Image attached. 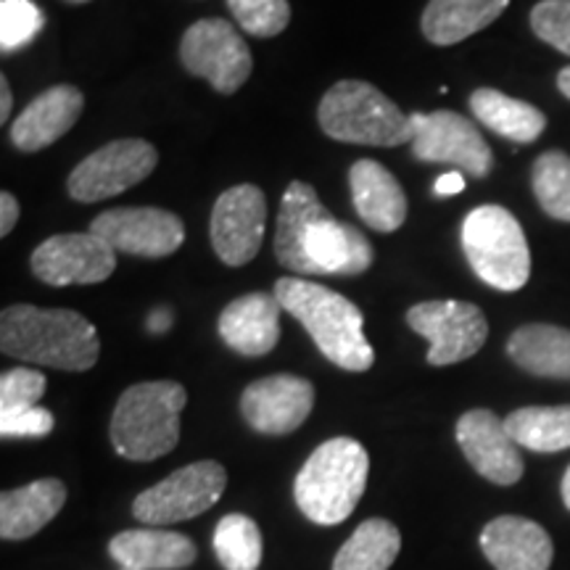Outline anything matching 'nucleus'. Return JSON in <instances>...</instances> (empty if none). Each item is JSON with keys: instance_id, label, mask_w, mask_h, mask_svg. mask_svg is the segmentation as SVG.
<instances>
[{"instance_id": "obj_1", "label": "nucleus", "mask_w": 570, "mask_h": 570, "mask_svg": "<svg viewBox=\"0 0 570 570\" xmlns=\"http://www.w3.org/2000/svg\"><path fill=\"white\" fill-rule=\"evenodd\" d=\"M275 256L298 275H362L373 265V246L354 225L338 223L320 204L312 185L285 188L275 230Z\"/></svg>"}, {"instance_id": "obj_2", "label": "nucleus", "mask_w": 570, "mask_h": 570, "mask_svg": "<svg viewBox=\"0 0 570 570\" xmlns=\"http://www.w3.org/2000/svg\"><path fill=\"white\" fill-rule=\"evenodd\" d=\"M0 348L30 365L85 373L96 367L101 341L80 312L13 304L0 315Z\"/></svg>"}, {"instance_id": "obj_3", "label": "nucleus", "mask_w": 570, "mask_h": 570, "mask_svg": "<svg viewBox=\"0 0 570 570\" xmlns=\"http://www.w3.org/2000/svg\"><path fill=\"white\" fill-rule=\"evenodd\" d=\"M273 294L306 327L325 360L348 373L373 367L375 352L365 336V315L354 302L304 277H281Z\"/></svg>"}, {"instance_id": "obj_4", "label": "nucleus", "mask_w": 570, "mask_h": 570, "mask_svg": "<svg viewBox=\"0 0 570 570\" xmlns=\"http://www.w3.org/2000/svg\"><path fill=\"white\" fill-rule=\"evenodd\" d=\"M370 454L360 441L338 436L320 444L294 481V499L306 520L338 525L352 515L365 494Z\"/></svg>"}, {"instance_id": "obj_5", "label": "nucleus", "mask_w": 570, "mask_h": 570, "mask_svg": "<svg viewBox=\"0 0 570 570\" xmlns=\"http://www.w3.org/2000/svg\"><path fill=\"white\" fill-rule=\"evenodd\" d=\"M188 391L175 381L135 383L119 396L111 415V446L130 462H151L180 441V412Z\"/></svg>"}, {"instance_id": "obj_6", "label": "nucleus", "mask_w": 570, "mask_h": 570, "mask_svg": "<svg viewBox=\"0 0 570 570\" xmlns=\"http://www.w3.org/2000/svg\"><path fill=\"white\" fill-rule=\"evenodd\" d=\"M327 138L356 146L394 148L415 140V122L386 92L362 80H341L325 92L317 111Z\"/></svg>"}, {"instance_id": "obj_7", "label": "nucleus", "mask_w": 570, "mask_h": 570, "mask_svg": "<svg viewBox=\"0 0 570 570\" xmlns=\"http://www.w3.org/2000/svg\"><path fill=\"white\" fill-rule=\"evenodd\" d=\"M462 252L473 273L497 291H520L531 277L529 240L515 214L487 204L462 223Z\"/></svg>"}, {"instance_id": "obj_8", "label": "nucleus", "mask_w": 570, "mask_h": 570, "mask_svg": "<svg viewBox=\"0 0 570 570\" xmlns=\"http://www.w3.org/2000/svg\"><path fill=\"white\" fill-rule=\"evenodd\" d=\"M227 473L219 462H190L146 489L132 502V515L146 525H169L212 510L225 494Z\"/></svg>"}, {"instance_id": "obj_9", "label": "nucleus", "mask_w": 570, "mask_h": 570, "mask_svg": "<svg viewBox=\"0 0 570 570\" xmlns=\"http://www.w3.org/2000/svg\"><path fill=\"white\" fill-rule=\"evenodd\" d=\"M180 61L194 77H202L223 96L240 90L252 75V51L230 21L202 19L188 27L180 42Z\"/></svg>"}, {"instance_id": "obj_10", "label": "nucleus", "mask_w": 570, "mask_h": 570, "mask_svg": "<svg viewBox=\"0 0 570 570\" xmlns=\"http://www.w3.org/2000/svg\"><path fill=\"white\" fill-rule=\"evenodd\" d=\"M156 164H159V154L148 140H111L71 169L67 190L77 204L104 202L146 180Z\"/></svg>"}, {"instance_id": "obj_11", "label": "nucleus", "mask_w": 570, "mask_h": 570, "mask_svg": "<svg viewBox=\"0 0 570 570\" xmlns=\"http://www.w3.org/2000/svg\"><path fill=\"white\" fill-rule=\"evenodd\" d=\"M412 122H415V140H412L415 159L425 164H452L458 173L475 177V180L491 175L494 154L473 119L441 109L412 114Z\"/></svg>"}, {"instance_id": "obj_12", "label": "nucleus", "mask_w": 570, "mask_h": 570, "mask_svg": "<svg viewBox=\"0 0 570 570\" xmlns=\"http://www.w3.org/2000/svg\"><path fill=\"white\" fill-rule=\"evenodd\" d=\"M407 325L428 338V365H458L475 356L489 338V323L475 304L423 302L407 312Z\"/></svg>"}, {"instance_id": "obj_13", "label": "nucleus", "mask_w": 570, "mask_h": 570, "mask_svg": "<svg viewBox=\"0 0 570 570\" xmlns=\"http://www.w3.org/2000/svg\"><path fill=\"white\" fill-rule=\"evenodd\" d=\"M267 227V198L256 185H235L217 198L209 235L214 254L227 267H244L259 254Z\"/></svg>"}, {"instance_id": "obj_14", "label": "nucleus", "mask_w": 570, "mask_h": 570, "mask_svg": "<svg viewBox=\"0 0 570 570\" xmlns=\"http://www.w3.org/2000/svg\"><path fill=\"white\" fill-rule=\"evenodd\" d=\"M32 275L53 288L104 283L117 269V252L92 233H63L32 252Z\"/></svg>"}, {"instance_id": "obj_15", "label": "nucleus", "mask_w": 570, "mask_h": 570, "mask_svg": "<svg viewBox=\"0 0 570 570\" xmlns=\"http://www.w3.org/2000/svg\"><path fill=\"white\" fill-rule=\"evenodd\" d=\"M90 233L104 238L114 252L130 256L175 254L185 240V225L177 214L156 206H132V209H109L90 223Z\"/></svg>"}, {"instance_id": "obj_16", "label": "nucleus", "mask_w": 570, "mask_h": 570, "mask_svg": "<svg viewBox=\"0 0 570 570\" xmlns=\"http://www.w3.org/2000/svg\"><path fill=\"white\" fill-rule=\"evenodd\" d=\"M315 407V386L298 375H267L248 383L240 396V412L256 433L288 436L304 425Z\"/></svg>"}, {"instance_id": "obj_17", "label": "nucleus", "mask_w": 570, "mask_h": 570, "mask_svg": "<svg viewBox=\"0 0 570 570\" xmlns=\"http://www.w3.org/2000/svg\"><path fill=\"white\" fill-rule=\"evenodd\" d=\"M458 444L465 460L483 479L497 487H512L523 479L520 449L491 410H470L458 420Z\"/></svg>"}, {"instance_id": "obj_18", "label": "nucleus", "mask_w": 570, "mask_h": 570, "mask_svg": "<svg viewBox=\"0 0 570 570\" xmlns=\"http://www.w3.org/2000/svg\"><path fill=\"white\" fill-rule=\"evenodd\" d=\"M481 550L497 570H550L554 547L550 533L529 518L502 515L481 531Z\"/></svg>"}, {"instance_id": "obj_19", "label": "nucleus", "mask_w": 570, "mask_h": 570, "mask_svg": "<svg viewBox=\"0 0 570 570\" xmlns=\"http://www.w3.org/2000/svg\"><path fill=\"white\" fill-rule=\"evenodd\" d=\"M85 106L75 85H53L13 119L11 142L24 154L42 151L77 125Z\"/></svg>"}, {"instance_id": "obj_20", "label": "nucleus", "mask_w": 570, "mask_h": 570, "mask_svg": "<svg viewBox=\"0 0 570 570\" xmlns=\"http://www.w3.org/2000/svg\"><path fill=\"white\" fill-rule=\"evenodd\" d=\"M283 306L275 294H246L219 315V338L240 356H265L281 341Z\"/></svg>"}, {"instance_id": "obj_21", "label": "nucleus", "mask_w": 570, "mask_h": 570, "mask_svg": "<svg viewBox=\"0 0 570 570\" xmlns=\"http://www.w3.org/2000/svg\"><path fill=\"white\" fill-rule=\"evenodd\" d=\"M354 209L370 230L396 233L407 219V196L383 164L360 159L348 173Z\"/></svg>"}, {"instance_id": "obj_22", "label": "nucleus", "mask_w": 570, "mask_h": 570, "mask_svg": "<svg viewBox=\"0 0 570 570\" xmlns=\"http://www.w3.org/2000/svg\"><path fill=\"white\" fill-rule=\"evenodd\" d=\"M67 502V487L59 479H40L0 494V537L6 541L30 539L59 515Z\"/></svg>"}, {"instance_id": "obj_23", "label": "nucleus", "mask_w": 570, "mask_h": 570, "mask_svg": "<svg viewBox=\"0 0 570 570\" xmlns=\"http://www.w3.org/2000/svg\"><path fill=\"white\" fill-rule=\"evenodd\" d=\"M111 558L132 570H183L196 562V544L185 533L164 529L122 531L111 539Z\"/></svg>"}, {"instance_id": "obj_24", "label": "nucleus", "mask_w": 570, "mask_h": 570, "mask_svg": "<svg viewBox=\"0 0 570 570\" xmlns=\"http://www.w3.org/2000/svg\"><path fill=\"white\" fill-rule=\"evenodd\" d=\"M508 354L520 370L539 377L570 381V331L533 323L523 325L508 341Z\"/></svg>"}, {"instance_id": "obj_25", "label": "nucleus", "mask_w": 570, "mask_h": 570, "mask_svg": "<svg viewBox=\"0 0 570 570\" xmlns=\"http://www.w3.org/2000/svg\"><path fill=\"white\" fill-rule=\"evenodd\" d=\"M508 6L510 0H431L420 24L433 46H454L494 24Z\"/></svg>"}, {"instance_id": "obj_26", "label": "nucleus", "mask_w": 570, "mask_h": 570, "mask_svg": "<svg viewBox=\"0 0 570 570\" xmlns=\"http://www.w3.org/2000/svg\"><path fill=\"white\" fill-rule=\"evenodd\" d=\"M470 111L483 127L512 142H533L547 127V117L537 106L504 96L494 88L475 90L470 96Z\"/></svg>"}, {"instance_id": "obj_27", "label": "nucleus", "mask_w": 570, "mask_h": 570, "mask_svg": "<svg viewBox=\"0 0 570 570\" xmlns=\"http://www.w3.org/2000/svg\"><path fill=\"white\" fill-rule=\"evenodd\" d=\"M402 550V533L383 518L365 520L341 547L333 570H389Z\"/></svg>"}, {"instance_id": "obj_28", "label": "nucleus", "mask_w": 570, "mask_h": 570, "mask_svg": "<svg viewBox=\"0 0 570 570\" xmlns=\"http://www.w3.org/2000/svg\"><path fill=\"white\" fill-rule=\"evenodd\" d=\"M504 428L518 446L539 454L570 449V404L562 407H523L504 417Z\"/></svg>"}, {"instance_id": "obj_29", "label": "nucleus", "mask_w": 570, "mask_h": 570, "mask_svg": "<svg viewBox=\"0 0 570 570\" xmlns=\"http://www.w3.org/2000/svg\"><path fill=\"white\" fill-rule=\"evenodd\" d=\"M214 552L225 570H256L262 566V533L248 515L230 512L214 529Z\"/></svg>"}, {"instance_id": "obj_30", "label": "nucleus", "mask_w": 570, "mask_h": 570, "mask_svg": "<svg viewBox=\"0 0 570 570\" xmlns=\"http://www.w3.org/2000/svg\"><path fill=\"white\" fill-rule=\"evenodd\" d=\"M533 196L552 219L570 223V156L544 151L533 161Z\"/></svg>"}, {"instance_id": "obj_31", "label": "nucleus", "mask_w": 570, "mask_h": 570, "mask_svg": "<svg viewBox=\"0 0 570 570\" xmlns=\"http://www.w3.org/2000/svg\"><path fill=\"white\" fill-rule=\"evenodd\" d=\"M227 9L254 38H275L291 21L288 0H227Z\"/></svg>"}, {"instance_id": "obj_32", "label": "nucleus", "mask_w": 570, "mask_h": 570, "mask_svg": "<svg viewBox=\"0 0 570 570\" xmlns=\"http://www.w3.org/2000/svg\"><path fill=\"white\" fill-rule=\"evenodd\" d=\"M42 27H46V17L32 0H3L0 3V48L3 53L30 46Z\"/></svg>"}, {"instance_id": "obj_33", "label": "nucleus", "mask_w": 570, "mask_h": 570, "mask_svg": "<svg viewBox=\"0 0 570 570\" xmlns=\"http://www.w3.org/2000/svg\"><path fill=\"white\" fill-rule=\"evenodd\" d=\"M46 375L32 367H13L0 375V415L6 412H19L38 407V402L46 394Z\"/></svg>"}, {"instance_id": "obj_34", "label": "nucleus", "mask_w": 570, "mask_h": 570, "mask_svg": "<svg viewBox=\"0 0 570 570\" xmlns=\"http://www.w3.org/2000/svg\"><path fill=\"white\" fill-rule=\"evenodd\" d=\"M531 30L547 46L570 56V0H541L533 6Z\"/></svg>"}, {"instance_id": "obj_35", "label": "nucleus", "mask_w": 570, "mask_h": 570, "mask_svg": "<svg viewBox=\"0 0 570 570\" xmlns=\"http://www.w3.org/2000/svg\"><path fill=\"white\" fill-rule=\"evenodd\" d=\"M56 420L48 410L38 407L6 412L0 415V436L3 439H46L53 431Z\"/></svg>"}, {"instance_id": "obj_36", "label": "nucleus", "mask_w": 570, "mask_h": 570, "mask_svg": "<svg viewBox=\"0 0 570 570\" xmlns=\"http://www.w3.org/2000/svg\"><path fill=\"white\" fill-rule=\"evenodd\" d=\"M17 223H19V202L9 194V190H3V194H0V235L6 238Z\"/></svg>"}, {"instance_id": "obj_37", "label": "nucleus", "mask_w": 570, "mask_h": 570, "mask_svg": "<svg viewBox=\"0 0 570 570\" xmlns=\"http://www.w3.org/2000/svg\"><path fill=\"white\" fill-rule=\"evenodd\" d=\"M465 190V177L458 169H452V173H444L439 177L436 183H433V194L439 198H446V196H458Z\"/></svg>"}, {"instance_id": "obj_38", "label": "nucleus", "mask_w": 570, "mask_h": 570, "mask_svg": "<svg viewBox=\"0 0 570 570\" xmlns=\"http://www.w3.org/2000/svg\"><path fill=\"white\" fill-rule=\"evenodd\" d=\"M173 325V312L169 309H154L148 317V331L151 333H167Z\"/></svg>"}, {"instance_id": "obj_39", "label": "nucleus", "mask_w": 570, "mask_h": 570, "mask_svg": "<svg viewBox=\"0 0 570 570\" xmlns=\"http://www.w3.org/2000/svg\"><path fill=\"white\" fill-rule=\"evenodd\" d=\"M11 88H9V80L6 77H0V122H6V119L11 117Z\"/></svg>"}, {"instance_id": "obj_40", "label": "nucleus", "mask_w": 570, "mask_h": 570, "mask_svg": "<svg viewBox=\"0 0 570 570\" xmlns=\"http://www.w3.org/2000/svg\"><path fill=\"white\" fill-rule=\"evenodd\" d=\"M558 88H560L562 96L570 98V67L560 69V75H558Z\"/></svg>"}, {"instance_id": "obj_41", "label": "nucleus", "mask_w": 570, "mask_h": 570, "mask_svg": "<svg viewBox=\"0 0 570 570\" xmlns=\"http://www.w3.org/2000/svg\"><path fill=\"white\" fill-rule=\"evenodd\" d=\"M560 494H562V502H566V508L570 510V465H568V470H566V475H562Z\"/></svg>"}, {"instance_id": "obj_42", "label": "nucleus", "mask_w": 570, "mask_h": 570, "mask_svg": "<svg viewBox=\"0 0 570 570\" xmlns=\"http://www.w3.org/2000/svg\"><path fill=\"white\" fill-rule=\"evenodd\" d=\"M69 3H88V0H69Z\"/></svg>"}, {"instance_id": "obj_43", "label": "nucleus", "mask_w": 570, "mask_h": 570, "mask_svg": "<svg viewBox=\"0 0 570 570\" xmlns=\"http://www.w3.org/2000/svg\"><path fill=\"white\" fill-rule=\"evenodd\" d=\"M122 570H132V568H122Z\"/></svg>"}]
</instances>
